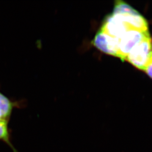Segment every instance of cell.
Wrapping results in <instances>:
<instances>
[{
	"mask_svg": "<svg viewBox=\"0 0 152 152\" xmlns=\"http://www.w3.org/2000/svg\"><path fill=\"white\" fill-rule=\"evenodd\" d=\"M112 14L125 22L131 30L149 31L148 23L146 19L136 10L124 1H115Z\"/></svg>",
	"mask_w": 152,
	"mask_h": 152,
	"instance_id": "6da1fadb",
	"label": "cell"
},
{
	"mask_svg": "<svg viewBox=\"0 0 152 152\" xmlns=\"http://www.w3.org/2000/svg\"><path fill=\"white\" fill-rule=\"evenodd\" d=\"M152 58V38L149 36L133 48L126 60L139 70L143 71Z\"/></svg>",
	"mask_w": 152,
	"mask_h": 152,
	"instance_id": "7a4b0ae2",
	"label": "cell"
},
{
	"mask_svg": "<svg viewBox=\"0 0 152 152\" xmlns=\"http://www.w3.org/2000/svg\"><path fill=\"white\" fill-rule=\"evenodd\" d=\"M151 36L149 32L131 29L126 32L119 39V58L125 61L128 54L135 46L146 37Z\"/></svg>",
	"mask_w": 152,
	"mask_h": 152,
	"instance_id": "3957f363",
	"label": "cell"
},
{
	"mask_svg": "<svg viewBox=\"0 0 152 152\" xmlns=\"http://www.w3.org/2000/svg\"><path fill=\"white\" fill-rule=\"evenodd\" d=\"M119 39L112 37L101 29L95 35L92 44L106 54L119 58Z\"/></svg>",
	"mask_w": 152,
	"mask_h": 152,
	"instance_id": "277c9868",
	"label": "cell"
},
{
	"mask_svg": "<svg viewBox=\"0 0 152 152\" xmlns=\"http://www.w3.org/2000/svg\"><path fill=\"white\" fill-rule=\"evenodd\" d=\"M100 29L109 36L118 39L131 30L125 22L112 13L105 17Z\"/></svg>",
	"mask_w": 152,
	"mask_h": 152,
	"instance_id": "5b68a950",
	"label": "cell"
},
{
	"mask_svg": "<svg viewBox=\"0 0 152 152\" xmlns=\"http://www.w3.org/2000/svg\"><path fill=\"white\" fill-rule=\"evenodd\" d=\"M15 104L0 92V122L9 121Z\"/></svg>",
	"mask_w": 152,
	"mask_h": 152,
	"instance_id": "8992f818",
	"label": "cell"
},
{
	"mask_svg": "<svg viewBox=\"0 0 152 152\" xmlns=\"http://www.w3.org/2000/svg\"><path fill=\"white\" fill-rule=\"evenodd\" d=\"M0 140L5 142L12 148L13 152H17L10 140V132L7 121L0 122Z\"/></svg>",
	"mask_w": 152,
	"mask_h": 152,
	"instance_id": "52a82bcc",
	"label": "cell"
},
{
	"mask_svg": "<svg viewBox=\"0 0 152 152\" xmlns=\"http://www.w3.org/2000/svg\"><path fill=\"white\" fill-rule=\"evenodd\" d=\"M143 71L150 78L152 79V58L148 63Z\"/></svg>",
	"mask_w": 152,
	"mask_h": 152,
	"instance_id": "ba28073f",
	"label": "cell"
}]
</instances>
